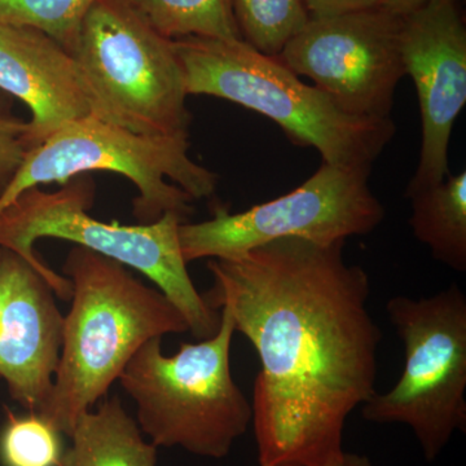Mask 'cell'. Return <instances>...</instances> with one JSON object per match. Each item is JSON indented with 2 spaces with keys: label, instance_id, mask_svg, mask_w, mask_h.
I'll list each match as a JSON object with an SVG mask.
<instances>
[{
  "label": "cell",
  "instance_id": "obj_8",
  "mask_svg": "<svg viewBox=\"0 0 466 466\" xmlns=\"http://www.w3.org/2000/svg\"><path fill=\"white\" fill-rule=\"evenodd\" d=\"M386 312L403 341L404 370L391 390L361 406V415L410 426L433 462L456 431H466V296L452 284L426 299L392 297Z\"/></svg>",
  "mask_w": 466,
  "mask_h": 466
},
{
  "label": "cell",
  "instance_id": "obj_2",
  "mask_svg": "<svg viewBox=\"0 0 466 466\" xmlns=\"http://www.w3.org/2000/svg\"><path fill=\"white\" fill-rule=\"evenodd\" d=\"M63 272L72 283L54 388L39 413L58 433L106 398L137 350L149 339L188 332L167 297L147 287L122 263L76 245Z\"/></svg>",
  "mask_w": 466,
  "mask_h": 466
},
{
  "label": "cell",
  "instance_id": "obj_24",
  "mask_svg": "<svg viewBox=\"0 0 466 466\" xmlns=\"http://www.w3.org/2000/svg\"><path fill=\"white\" fill-rule=\"evenodd\" d=\"M0 254H2V248H0Z\"/></svg>",
  "mask_w": 466,
  "mask_h": 466
},
{
  "label": "cell",
  "instance_id": "obj_4",
  "mask_svg": "<svg viewBox=\"0 0 466 466\" xmlns=\"http://www.w3.org/2000/svg\"><path fill=\"white\" fill-rule=\"evenodd\" d=\"M188 95H208L268 116L325 164L372 167L391 142V118L348 115L317 86L306 85L278 57L238 39H175Z\"/></svg>",
  "mask_w": 466,
  "mask_h": 466
},
{
  "label": "cell",
  "instance_id": "obj_10",
  "mask_svg": "<svg viewBox=\"0 0 466 466\" xmlns=\"http://www.w3.org/2000/svg\"><path fill=\"white\" fill-rule=\"evenodd\" d=\"M401 26L403 17L382 5L309 17L276 57L348 115L390 118L395 90L406 76Z\"/></svg>",
  "mask_w": 466,
  "mask_h": 466
},
{
  "label": "cell",
  "instance_id": "obj_13",
  "mask_svg": "<svg viewBox=\"0 0 466 466\" xmlns=\"http://www.w3.org/2000/svg\"><path fill=\"white\" fill-rule=\"evenodd\" d=\"M0 90L29 106L32 149L61 126L91 115L75 57L34 27L0 25Z\"/></svg>",
  "mask_w": 466,
  "mask_h": 466
},
{
  "label": "cell",
  "instance_id": "obj_17",
  "mask_svg": "<svg viewBox=\"0 0 466 466\" xmlns=\"http://www.w3.org/2000/svg\"><path fill=\"white\" fill-rule=\"evenodd\" d=\"M242 41L260 54L276 57L306 26L305 0H232Z\"/></svg>",
  "mask_w": 466,
  "mask_h": 466
},
{
  "label": "cell",
  "instance_id": "obj_20",
  "mask_svg": "<svg viewBox=\"0 0 466 466\" xmlns=\"http://www.w3.org/2000/svg\"><path fill=\"white\" fill-rule=\"evenodd\" d=\"M29 122L12 115L0 100V192L8 186L32 150Z\"/></svg>",
  "mask_w": 466,
  "mask_h": 466
},
{
  "label": "cell",
  "instance_id": "obj_15",
  "mask_svg": "<svg viewBox=\"0 0 466 466\" xmlns=\"http://www.w3.org/2000/svg\"><path fill=\"white\" fill-rule=\"evenodd\" d=\"M410 225L435 259L466 271V171L447 175L443 182L410 196Z\"/></svg>",
  "mask_w": 466,
  "mask_h": 466
},
{
  "label": "cell",
  "instance_id": "obj_7",
  "mask_svg": "<svg viewBox=\"0 0 466 466\" xmlns=\"http://www.w3.org/2000/svg\"><path fill=\"white\" fill-rule=\"evenodd\" d=\"M188 137H150L88 115L61 126L34 147L8 186L0 192V211L21 193L42 184L64 186L90 171L127 177L139 196L134 216L140 225L164 214L191 216L193 200L213 198L218 177L189 157Z\"/></svg>",
  "mask_w": 466,
  "mask_h": 466
},
{
  "label": "cell",
  "instance_id": "obj_3",
  "mask_svg": "<svg viewBox=\"0 0 466 466\" xmlns=\"http://www.w3.org/2000/svg\"><path fill=\"white\" fill-rule=\"evenodd\" d=\"M95 186L90 177H73L55 192L39 187L21 193L0 211V248L11 250L47 280L61 300L72 299L66 276L57 274L34 250L39 238H60L142 272L182 312L196 339H210L219 329L220 312L205 303L187 269L177 229L187 220L164 214L148 225L104 223L88 216Z\"/></svg>",
  "mask_w": 466,
  "mask_h": 466
},
{
  "label": "cell",
  "instance_id": "obj_6",
  "mask_svg": "<svg viewBox=\"0 0 466 466\" xmlns=\"http://www.w3.org/2000/svg\"><path fill=\"white\" fill-rule=\"evenodd\" d=\"M72 55L91 115L135 134L189 137L188 92L174 41L128 0H96Z\"/></svg>",
  "mask_w": 466,
  "mask_h": 466
},
{
  "label": "cell",
  "instance_id": "obj_14",
  "mask_svg": "<svg viewBox=\"0 0 466 466\" xmlns=\"http://www.w3.org/2000/svg\"><path fill=\"white\" fill-rule=\"evenodd\" d=\"M69 438L58 466H158V447L144 440L119 397L79 417Z\"/></svg>",
  "mask_w": 466,
  "mask_h": 466
},
{
  "label": "cell",
  "instance_id": "obj_11",
  "mask_svg": "<svg viewBox=\"0 0 466 466\" xmlns=\"http://www.w3.org/2000/svg\"><path fill=\"white\" fill-rule=\"evenodd\" d=\"M401 58L421 113L419 165L406 198L450 175L453 125L466 104V26L458 0H429L403 17Z\"/></svg>",
  "mask_w": 466,
  "mask_h": 466
},
{
  "label": "cell",
  "instance_id": "obj_21",
  "mask_svg": "<svg viewBox=\"0 0 466 466\" xmlns=\"http://www.w3.org/2000/svg\"><path fill=\"white\" fill-rule=\"evenodd\" d=\"M309 17H328L346 12L379 7L383 0H305Z\"/></svg>",
  "mask_w": 466,
  "mask_h": 466
},
{
  "label": "cell",
  "instance_id": "obj_12",
  "mask_svg": "<svg viewBox=\"0 0 466 466\" xmlns=\"http://www.w3.org/2000/svg\"><path fill=\"white\" fill-rule=\"evenodd\" d=\"M64 317L51 285L25 259L0 254V377L29 412L50 400L63 345Z\"/></svg>",
  "mask_w": 466,
  "mask_h": 466
},
{
  "label": "cell",
  "instance_id": "obj_23",
  "mask_svg": "<svg viewBox=\"0 0 466 466\" xmlns=\"http://www.w3.org/2000/svg\"><path fill=\"white\" fill-rule=\"evenodd\" d=\"M329 466H373L370 459L360 453L346 452L343 453L342 459L336 464Z\"/></svg>",
  "mask_w": 466,
  "mask_h": 466
},
{
  "label": "cell",
  "instance_id": "obj_22",
  "mask_svg": "<svg viewBox=\"0 0 466 466\" xmlns=\"http://www.w3.org/2000/svg\"><path fill=\"white\" fill-rule=\"evenodd\" d=\"M429 0H383L382 7L398 16L404 17L425 5Z\"/></svg>",
  "mask_w": 466,
  "mask_h": 466
},
{
  "label": "cell",
  "instance_id": "obj_25",
  "mask_svg": "<svg viewBox=\"0 0 466 466\" xmlns=\"http://www.w3.org/2000/svg\"><path fill=\"white\" fill-rule=\"evenodd\" d=\"M458 2H460V0H458Z\"/></svg>",
  "mask_w": 466,
  "mask_h": 466
},
{
  "label": "cell",
  "instance_id": "obj_18",
  "mask_svg": "<svg viewBox=\"0 0 466 466\" xmlns=\"http://www.w3.org/2000/svg\"><path fill=\"white\" fill-rule=\"evenodd\" d=\"M96 0H0V25L41 30L75 52L82 21Z\"/></svg>",
  "mask_w": 466,
  "mask_h": 466
},
{
  "label": "cell",
  "instance_id": "obj_16",
  "mask_svg": "<svg viewBox=\"0 0 466 466\" xmlns=\"http://www.w3.org/2000/svg\"><path fill=\"white\" fill-rule=\"evenodd\" d=\"M140 16L168 39H238L232 0H128Z\"/></svg>",
  "mask_w": 466,
  "mask_h": 466
},
{
  "label": "cell",
  "instance_id": "obj_19",
  "mask_svg": "<svg viewBox=\"0 0 466 466\" xmlns=\"http://www.w3.org/2000/svg\"><path fill=\"white\" fill-rule=\"evenodd\" d=\"M61 433L38 413L16 416L7 410L0 433L3 466H58L64 451Z\"/></svg>",
  "mask_w": 466,
  "mask_h": 466
},
{
  "label": "cell",
  "instance_id": "obj_9",
  "mask_svg": "<svg viewBox=\"0 0 466 466\" xmlns=\"http://www.w3.org/2000/svg\"><path fill=\"white\" fill-rule=\"evenodd\" d=\"M372 167L321 165L299 188L241 213L214 208L211 219L177 229L187 265L198 259H229L280 238L329 245L375 231L385 208L370 187Z\"/></svg>",
  "mask_w": 466,
  "mask_h": 466
},
{
  "label": "cell",
  "instance_id": "obj_5",
  "mask_svg": "<svg viewBox=\"0 0 466 466\" xmlns=\"http://www.w3.org/2000/svg\"><path fill=\"white\" fill-rule=\"evenodd\" d=\"M219 312L210 339L182 343L173 357L162 351L161 337L149 339L119 376L137 404L140 431L156 447L225 459L251 424V403L231 372L235 324L227 309Z\"/></svg>",
  "mask_w": 466,
  "mask_h": 466
},
{
  "label": "cell",
  "instance_id": "obj_1",
  "mask_svg": "<svg viewBox=\"0 0 466 466\" xmlns=\"http://www.w3.org/2000/svg\"><path fill=\"white\" fill-rule=\"evenodd\" d=\"M345 241L288 238L210 259L205 303L231 315L257 350L254 434L260 466H329L342 459L349 416L376 392L382 333L366 269Z\"/></svg>",
  "mask_w": 466,
  "mask_h": 466
}]
</instances>
